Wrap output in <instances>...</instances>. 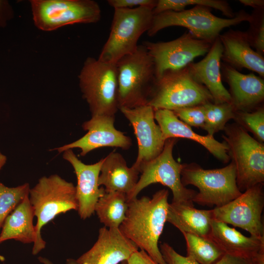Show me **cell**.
Wrapping results in <instances>:
<instances>
[{"label": "cell", "instance_id": "cell-1", "mask_svg": "<svg viewBox=\"0 0 264 264\" xmlns=\"http://www.w3.org/2000/svg\"><path fill=\"white\" fill-rule=\"evenodd\" d=\"M169 191H157L152 198H137L128 203L126 217L119 227L121 232L158 264H166L158 246L166 218Z\"/></svg>", "mask_w": 264, "mask_h": 264}, {"label": "cell", "instance_id": "cell-2", "mask_svg": "<svg viewBox=\"0 0 264 264\" xmlns=\"http://www.w3.org/2000/svg\"><path fill=\"white\" fill-rule=\"evenodd\" d=\"M28 198L37 218V240L32 250V254L36 255L45 247L46 242L41 235L43 226L61 213L77 211L78 203L75 186L58 175L41 177L30 189Z\"/></svg>", "mask_w": 264, "mask_h": 264}, {"label": "cell", "instance_id": "cell-3", "mask_svg": "<svg viewBox=\"0 0 264 264\" xmlns=\"http://www.w3.org/2000/svg\"><path fill=\"white\" fill-rule=\"evenodd\" d=\"M211 8L197 5L179 12L167 11L154 15L150 29L147 32L154 36L162 29L170 26H182L195 38L213 43L225 28L243 22H249L251 14L241 10L232 18H222L214 15Z\"/></svg>", "mask_w": 264, "mask_h": 264}, {"label": "cell", "instance_id": "cell-4", "mask_svg": "<svg viewBox=\"0 0 264 264\" xmlns=\"http://www.w3.org/2000/svg\"><path fill=\"white\" fill-rule=\"evenodd\" d=\"M119 110L148 105L156 79L152 58L143 44L116 63Z\"/></svg>", "mask_w": 264, "mask_h": 264}, {"label": "cell", "instance_id": "cell-5", "mask_svg": "<svg viewBox=\"0 0 264 264\" xmlns=\"http://www.w3.org/2000/svg\"><path fill=\"white\" fill-rule=\"evenodd\" d=\"M235 165L231 160L224 167L204 169L196 163L183 164L181 180L186 187L192 185L198 189L193 201L201 205L222 206L240 196L237 185Z\"/></svg>", "mask_w": 264, "mask_h": 264}, {"label": "cell", "instance_id": "cell-6", "mask_svg": "<svg viewBox=\"0 0 264 264\" xmlns=\"http://www.w3.org/2000/svg\"><path fill=\"white\" fill-rule=\"evenodd\" d=\"M213 102L207 89L192 76L188 67L170 70L156 78L148 105L154 110H174Z\"/></svg>", "mask_w": 264, "mask_h": 264}, {"label": "cell", "instance_id": "cell-7", "mask_svg": "<svg viewBox=\"0 0 264 264\" xmlns=\"http://www.w3.org/2000/svg\"><path fill=\"white\" fill-rule=\"evenodd\" d=\"M79 85L91 116L115 117L119 110L115 64L88 57L79 75Z\"/></svg>", "mask_w": 264, "mask_h": 264}, {"label": "cell", "instance_id": "cell-8", "mask_svg": "<svg viewBox=\"0 0 264 264\" xmlns=\"http://www.w3.org/2000/svg\"><path fill=\"white\" fill-rule=\"evenodd\" d=\"M153 9L147 7L114 9L110 35L98 59L115 64L135 52L139 39L151 27Z\"/></svg>", "mask_w": 264, "mask_h": 264}, {"label": "cell", "instance_id": "cell-9", "mask_svg": "<svg viewBox=\"0 0 264 264\" xmlns=\"http://www.w3.org/2000/svg\"><path fill=\"white\" fill-rule=\"evenodd\" d=\"M222 137L236 166L241 192L264 182V145L238 124L226 125Z\"/></svg>", "mask_w": 264, "mask_h": 264}, {"label": "cell", "instance_id": "cell-10", "mask_svg": "<svg viewBox=\"0 0 264 264\" xmlns=\"http://www.w3.org/2000/svg\"><path fill=\"white\" fill-rule=\"evenodd\" d=\"M177 139H167L161 153L140 169L141 176L133 190L127 196L128 202L137 198L138 194L149 185L159 183L167 186L173 193L172 202L194 206L193 199L197 192L187 188L181 180L183 164L176 161L173 150Z\"/></svg>", "mask_w": 264, "mask_h": 264}, {"label": "cell", "instance_id": "cell-11", "mask_svg": "<svg viewBox=\"0 0 264 264\" xmlns=\"http://www.w3.org/2000/svg\"><path fill=\"white\" fill-rule=\"evenodd\" d=\"M30 2L34 23L44 31L74 23H94L101 18V9L94 0H33Z\"/></svg>", "mask_w": 264, "mask_h": 264}, {"label": "cell", "instance_id": "cell-12", "mask_svg": "<svg viewBox=\"0 0 264 264\" xmlns=\"http://www.w3.org/2000/svg\"><path fill=\"white\" fill-rule=\"evenodd\" d=\"M213 43L198 39L187 31L172 41H145L142 44L153 59L157 78L166 71L187 67L195 58L206 54Z\"/></svg>", "mask_w": 264, "mask_h": 264}, {"label": "cell", "instance_id": "cell-13", "mask_svg": "<svg viewBox=\"0 0 264 264\" xmlns=\"http://www.w3.org/2000/svg\"><path fill=\"white\" fill-rule=\"evenodd\" d=\"M263 185L253 186L229 203L212 209L213 219L243 229L251 236L264 238Z\"/></svg>", "mask_w": 264, "mask_h": 264}, {"label": "cell", "instance_id": "cell-14", "mask_svg": "<svg viewBox=\"0 0 264 264\" xmlns=\"http://www.w3.org/2000/svg\"><path fill=\"white\" fill-rule=\"evenodd\" d=\"M119 110L132 125L138 143V154L133 166L141 167L156 157L162 151L165 140L155 122L154 110L149 105Z\"/></svg>", "mask_w": 264, "mask_h": 264}, {"label": "cell", "instance_id": "cell-15", "mask_svg": "<svg viewBox=\"0 0 264 264\" xmlns=\"http://www.w3.org/2000/svg\"><path fill=\"white\" fill-rule=\"evenodd\" d=\"M114 120V116H92L82 125L83 129L87 131L85 135L74 142L55 149L62 153L67 149L79 148L81 150L82 156L94 149L106 147L128 150L132 145V139L115 128Z\"/></svg>", "mask_w": 264, "mask_h": 264}, {"label": "cell", "instance_id": "cell-16", "mask_svg": "<svg viewBox=\"0 0 264 264\" xmlns=\"http://www.w3.org/2000/svg\"><path fill=\"white\" fill-rule=\"evenodd\" d=\"M63 153V158L73 167L77 184L75 187L78 203V212L85 220L94 214L95 205L106 192L104 187H99L98 178L104 158L92 164H86L76 156L72 149Z\"/></svg>", "mask_w": 264, "mask_h": 264}, {"label": "cell", "instance_id": "cell-17", "mask_svg": "<svg viewBox=\"0 0 264 264\" xmlns=\"http://www.w3.org/2000/svg\"><path fill=\"white\" fill-rule=\"evenodd\" d=\"M138 249L119 228L103 227L92 247L76 260L79 264H118Z\"/></svg>", "mask_w": 264, "mask_h": 264}, {"label": "cell", "instance_id": "cell-18", "mask_svg": "<svg viewBox=\"0 0 264 264\" xmlns=\"http://www.w3.org/2000/svg\"><path fill=\"white\" fill-rule=\"evenodd\" d=\"M221 73L229 86L231 103L236 110L251 111L262 106L264 80L254 73L244 74L221 63Z\"/></svg>", "mask_w": 264, "mask_h": 264}, {"label": "cell", "instance_id": "cell-19", "mask_svg": "<svg viewBox=\"0 0 264 264\" xmlns=\"http://www.w3.org/2000/svg\"><path fill=\"white\" fill-rule=\"evenodd\" d=\"M222 46L221 60L236 69L246 68L264 77V57L250 45L246 32L229 29L219 37Z\"/></svg>", "mask_w": 264, "mask_h": 264}, {"label": "cell", "instance_id": "cell-20", "mask_svg": "<svg viewBox=\"0 0 264 264\" xmlns=\"http://www.w3.org/2000/svg\"><path fill=\"white\" fill-rule=\"evenodd\" d=\"M222 44L218 37L201 60L197 63L192 62L187 66L194 78L207 89L215 104L231 103L230 95L222 82Z\"/></svg>", "mask_w": 264, "mask_h": 264}, {"label": "cell", "instance_id": "cell-21", "mask_svg": "<svg viewBox=\"0 0 264 264\" xmlns=\"http://www.w3.org/2000/svg\"><path fill=\"white\" fill-rule=\"evenodd\" d=\"M154 119L159 126L163 137L167 139L178 137L194 140L205 147L219 160L226 163L230 160L228 148L226 143L219 142L213 136L202 135L197 133L191 127L176 115L171 110H154Z\"/></svg>", "mask_w": 264, "mask_h": 264}, {"label": "cell", "instance_id": "cell-22", "mask_svg": "<svg viewBox=\"0 0 264 264\" xmlns=\"http://www.w3.org/2000/svg\"><path fill=\"white\" fill-rule=\"evenodd\" d=\"M209 236L224 254L246 257L264 254V238L245 236L227 224L214 219Z\"/></svg>", "mask_w": 264, "mask_h": 264}, {"label": "cell", "instance_id": "cell-23", "mask_svg": "<svg viewBox=\"0 0 264 264\" xmlns=\"http://www.w3.org/2000/svg\"><path fill=\"white\" fill-rule=\"evenodd\" d=\"M139 173L134 166L128 167L120 154L112 152L104 158L98 185L104 186L106 192H119L127 196L135 186Z\"/></svg>", "mask_w": 264, "mask_h": 264}, {"label": "cell", "instance_id": "cell-24", "mask_svg": "<svg viewBox=\"0 0 264 264\" xmlns=\"http://www.w3.org/2000/svg\"><path fill=\"white\" fill-rule=\"evenodd\" d=\"M213 220L211 210H201L194 206L171 202L169 204L166 221L182 233L207 236Z\"/></svg>", "mask_w": 264, "mask_h": 264}, {"label": "cell", "instance_id": "cell-25", "mask_svg": "<svg viewBox=\"0 0 264 264\" xmlns=\"http://www.w3.org/2000/svg\"><path fill=\"white\" fill-rule=\"evenodd\" d=\"M34 217L28 195L6 218L0 234V243L8 240L34 243L37 234L33 222Z\"/></svg>", "mask_w": 264, "mask_h": 264}, {"label": "cell", "instance_id": "cell-26", "mask_svg": "<svg viewBox=\"0 0 264 264\" xmlns=\"http://www.w3.org/2000/svg\"><path fill=\"white\" fill-rule=\"evenodd\" d=\"M128 203L126 194L119 192H105L97 201L94 212L105 227L119 228L125 219Z\"/></svg>", "mask_w": 264, "mask_h": 264}, {"label": "cell", "instance_id": "cell-27", "mask_svg": "<svg viewBox=\"0 0 264 264\" xmlns=\"http://www.w3.org/2000/svg\"><path fill=\"white\" fill-rule=\"evenodd\" d=\"M186 242L187 256L199 264H214L224 253L208 236L182 233Z\"/></svg>", "mask_w": 264, "mask_h": 264}, {"label": "cell", "instance_id": "cell-28", "mask_svg": "<svg viewBox=\"0 0 264 264\" xmlns=\"http://www.w3.org/2000/svg\"><path fill=\"white\" fill-rule=\"evenodd\" d=\"M202 5L220 11L227 18H232L236 13L226 0H158L153 9L154 15L167 11L179 12L188 5Z\"/></svg>", "mask_w": 264, "mask_h": 264}, {"label": "cell", "instance_id": "cell-29", "mask_svg": "<svg viewBox=\"0 0 264 264\" xmlns=\"http://www.w3.org/2000/svg\"><path fill=\"white\" fill-rule=\"evenodd\" d=\"M205 115V123L203 128L208 135L214 134L224 130L227 122L234 119L237 111L231 103L215 104L208 103L203 105Z\"/></svg>", "mask_w": 264, "mask_h": 264}, {"label": "cell", "instance_id": "cell-30", "mask_svg": "<svg viewBox=\"0 0 264 264\" xmlns=\"http://www.w3.org/2000/svg\"><path fill=\"white\" fill-rule=\"evenodd\" d=\"M30 189L28 183L8 187L0 182V229L6 218L29 194Z\"/></svg>", "mask_w": 264, "mask_h": 264}, {"label": "cell", "instance_id": "cell-31", "mask_svg": "<svg viewBox=\"0 0 264 264\" xmlns=\"http://www.w3.org/2000/svg\"><path fill=\"white\" fill-rule=\"evenodd\" d=\"M238 124L252 132L262 143L264 141V108L263 105L251 111L237 110L234 119Z\"/></svg>", "mask_w": 264, "mask_h": 264}, {"label": "cell", "instance_id": "cell-32", "mask_svg": "<svg viewBox=\"0 0 264 264\" xmlns=\"http://www.w3.org/2000/svg\"><path fill=\"white\" fill-rule=\"evenodd\" d=\"M246 31L251 46L260 54H264V9L254 10Z\"/></svg>", "mask_w": 264, "mask_h": 264}, {"label": "cell", "instance_id": "cell-33", "mask_svg": "<svg viewBox=\"0 0 264 264\" xmlns=\"http://www.w3.org/2000/svg\"><path fill=\"white\" fill-rule=\"evenodd\" d=\"M203 105L183 108L173 111L179 119L189 126L203 129L205 123V115Z\"/></svg>", "mask_w": 264, "mask_h": 264}, {"label": "cell", "instance_id": "cell-34", "mask_svg": "<svg viewBox=\"0 0 264 264\" xmlns=\"http://www.w3.org/2000/svg\"><path fill=\"white\" fill-rule=\"evenodd\" d=\"M159 249L166 264H199L189 257L181 255L166 242L161 243Z\"/></svg>", "mask_w": 264, "mask_h": 264}, {"label": "cell", "instance_id": "cell-35", "mask_svg": "<svg viewBox=\"0 0 264 264\" xmlns=\"http://www.w3.org/2000/svg\"><path fill=\"white\" fill-rule=\"evenodd\" d=\"M214 264H264V254L257 257H246L224 254Z\"/></svg>", "mask_w": 264, "mask_h": 264}, {"label": "cell", "instance_id": "cell-36", "mask_svg": "<svg viewBox=\"0 0 264 264\" xmlns=\"http://www.w3.org/2000/svg\"><path fill=\"white\" fill-rule=\"evenodd\" d=\"M156 0H108V3L114 9H132L138 7H147L154 9Z\"/></svg>", "mask_w": 264, "mask_h": 264}, {"label": "cell", "instance_id": "cell-37", "mask_svg": "<svg viewBox=\"0 0 264 264\" xmlns=\"http://www.w3.org/2000/svg\"><path fill=\"white\" fill-rule=\"evenodd\" d=\"M127 262L128 264H158L142 250L133 253Z\"/></svg>", "mask_w": 264, "mask_h": 264}, {"label": "cell", "instance_id": "cell-38", "mask_svg": "<svg viewBox=\"0 0 264 264\" xmlns=\"http://www.w3.org/2000/svg\"><path fill=\"white\" fill-rule=\"evenodd\" d=\"M12 15V9L8 2L5 0H0V26L6 25L7 20Z\"/></svg>", "mask_w": 264, "mask_h": 264}, {"label": "cell", "instance_id": "cell-39", "mask_svg": "<svg viewBox=\"0 0 264 264\" xmlns=\"http://www.w3.org/2000/svg\"><path fill=\"white\" fill-rule=\"evenodd\" d=\"M242 4L253 8L254 10L264 9V0H239Z\"/></svg>", "mask_w": 264, "mask_h": 264}, {"label": "cell", "instance_id": "cell-40", "mask_svg": "<svg viewBox=\"0 0 264 264\" xmlns=\"http://www.w3.org/2000/svg\"><path fill=\"white\" fill-rule=\"evenodd\" d=\"M39 261L42 264H54L50 260L45 257L40 256L38 257ZM66 264H79L76 260L69 258L66 261Z\"/></svg>", "mask_w": 264, "mask_h": 264}, {"label": "cell", "instance_id": "cell-41", "mask_svg": "<svg viewBox=\"0 0 264 264\" xmlns=\"http://www.w3.org/2000/svg\"><path fill=\"white\" fill-rule=\"evenodd\" d=\"M6 161V158L0 153V170Z\"/></svg>", "mask_w": 264, "mask_h": 264}, {"label": "cell", "instance_id": "cell-42", "mask_svg": "<svg viewBox=\"0 0 264 264\" xmlns=\"http://www.w3.org/2000/svg\"><path fill=\"white\" fill-rule=\"evenodd\" d=\"M5 260V258L3 256L0 255V261L3 262Z\"/></svg>", "mask_w": 264, "mask_h": 264}, {"label": "cell", "instance_id": "cell-43", "mask_svg": "<svg viewBox=\"0 0 264 264\" xmlns=\"http://www.w3.org/2000/svg\"><path fill=\"white\" fill-rule=\"evenodd\" d=\"M120 264H128L127 261L122 262Z\"/></svg>", "mask_w": 264, "mask_h": 264}]
</instances>
